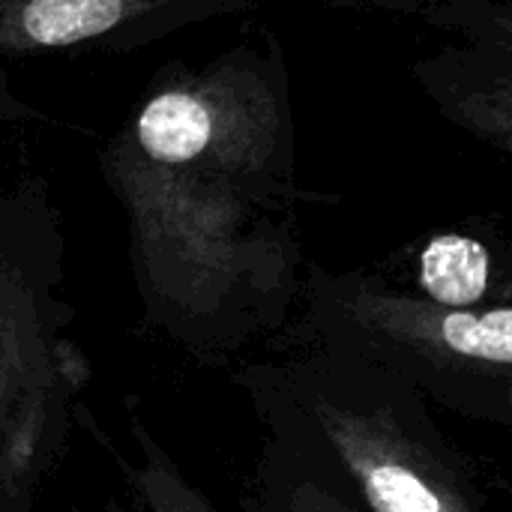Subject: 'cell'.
Instances as JSON below:
<instances>
[{"label":"cell","mask_w":512,"mask_h":512,"mask_svg":"<svg viewBox=\"0 0 512 512\" xmlns=\"http://www.w3.org/2000/svg\"><path fill=\"white\" fill-rule=\"evenodd\" d=\"M414 78L435 99L447 120L512 150V42L465 39L414 66Z\"/></svg>","instance_id":"obj_6"},{"label":"cell","mask_w":512,"mask_h":512,"mask_svg":"<svg viewBox=\"0 0 512 512\" xmlns=\"http://www.w3.org/2000/svg\"><path fill=\"white\" fill-rule=\"evenodd\" d=\"M243 512H363L300 450L264 435L240 498Z\"/></svg>","instance_id":"obj_7"},{"label":"cell","mask_w":512,"mask_h":512,"mask_svg":"<svg viewBox=\"0 0 512 512\" xmlns=\"http://www.w3.org/2000/svg\"><path fill=\"white\" fill-rule=\"evenodd\" d=\"M114 138L156 168L231 177L300 204L315 198L297 180V132L279 48H237L201 72L171 75Z\"/></svg>","instance_id":"obj_4"},{"label":"cell","mask_w":512,"mask_h":512,"mask_svg":"<svg viewBox=\"0 0 512 512\" xmlns=\"http://www.w3.org/2000/svg\"><path fill=\"white\" fill-rule=\"evenodd\" d=\"M339 9H372L462 33L465 39L512 42V0H327Z\"/></svg>","instance_id":"obj_9"},{"label":"cell","mask_w":512,"mask_h":512,"mask_svg":"<svg viewBox=\"0 0 512 512\" xmlns=\"http://www.w3.org/2000/svg\"><path fill=\"white\" fill-rule=\"evenodd\" d=\"M231 381L264 435L321 465L363 512H492L471 459L393 372L285 333Z\"/></svg>","instance_id":"obj_1"},{"label":"cell","mask_w":512,"mask_h":512,"mask_svg":"<svg viewBox=\"0 0 512 512\" xmlns=\"http://www.w3.org/2000/svg\"><path fill=\"white\" fill-rule=\"evenodd\" d=\"M252 0H0V57L138 51Z\"/></svg>","instance_id":"obj_5"},{"label":"cell","mask_w":512,"mask_h":512,"mask_svg":"<svg viewBox=\"0 0 512 512\" xmlns=\"http://www.w3.org/2000/svg\"><path fill=\"white\" fill-rule=\"evenodd\" d=\"M30 120H42V114L21 102L3 81H0V123H30Z\"/></svg>","instance_id":"obj_10"},{"label":"cell","mask_w":512,"mask_h":512,"mask_svg":"<svg viewBox=\"0 0 512 512\" xmlns=\"http://www.w3.org/2000/svg\"><path fill=\"white\" fill-rule=\"evenodd\" d=\"M102 512H141L138 510V504L129 498V501H120V498H111L108 504H105V510Z\"/></svg>","instance_id":"obj_11"},{"label":"cell","mask_w":512,"mask_h":512,"mask_svg":"<svg viewBox=\"0 0 512 512\" xmlns=\"http://www.w3.org/2000/svg\"><path fill=\"white\" fill-rule=\"evenodd\" d=\"M129 438L135 447V459H120V468L129 480V498L141 512H225L189 474L180 462L165 450L159 435L141 420V414H129Z\"/></svg>","instance_id":"obj_8"},{"label":"cell","mask_w":512,"mask_h":512,"mask_svg":"<svg viewBox=\"0 0 512 512\" xmlns=\"http://www.w3.org/2000/svg\"><path fill=\"white\" fill-rule=\"evenodd\" d=\"M66 231L42 180L0 186V512H39L87 420Z\"/></svg>","instance_id":"obj_2"},{"label":"cell","mask_w":512,"mask_h":512,"mask_svg":"<svg viewBox=\"0 0 512 512\" xmlns=\"http://www.w3.org/2000/svg\"><path fill=\"white\" fill-rule=\"evenodd\" d=\"M294 336L393 372L456 417L512 426V303L456 306L411 282L306 264Z\"/></svg>","instance_id":"obj_3"}]
</instances>
